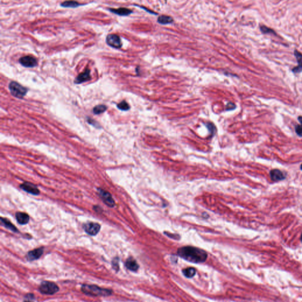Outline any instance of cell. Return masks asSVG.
I'll return each mask as SVG.
<instances>
[{
  "label": "cell",
  "mask_w": 302,
  "mask_h": 302,
  "mask_svg": "<svg viewBox=\"0 0 302 302\" xmlns=\"http://www.w3.org/2000/svg\"><path fill=\"white\" fill-rule=\"evenodd\" d=\"M178 255L183 259L194 263H204L208 257L205 251L192 246L181 247L178 250Z\"/></svg>",
  "instance_id": "obj_1"
},
{
  "label": "cell",
  "mask_w": 302,
  "mask_h": 302,
  "mask_svg": "<svg viewBox=\"0 0 302 302\" xmlns=\"http://www.w3.org/2000/svg\"><path fill=\"white\" fill-rule=\"evenodd\" d=\"M82 292L90 296H108L112 294V290L108 289H103L94 285L84 284L81 287Z\"/></svg>",
  "instance_id": "obj_2"
},
{
  "label": "cell",
  "mask_w": 302,
  "mask_h": 302,
  "mask_svg": "<svg viewBox=\"0 0 302 302\" xmlns=\"http://www.w3.org/2000/svg\"><path fill=\"white\" fill-rule=\"evenodd\" d=\"M11 94L18 99H22L26 95L28 89L15 81L11 82L8 86Z\"/></svg>",
  "instance_id": "obj_3"
},
{
  "label": "cell",
  "mask_w": 302,
  "mask_h": 302,
  "mask_svg": "<svg viewBox=\"0 0 302 302\" xmlns=\"http://www.w3.org/2000/svg\"><path fill=\"white\" fill-rule=\"evenodd\" d=\"M39 292L43 295H52L59 291L58 286L51 281H42L38 288Z\"/></svg>",
  "instance_id": "obj_4"
},
{
  "label": "cell",
  "mask_w": 302,
  "mask_h": 302,
  "mask_svg": "<svg viewBox=\"0 0 302 302\" xmlns=\"http://www.w3.org/2000/svg\"><path fill=\"white\" fill-rule=\"evenodd\" d=\"M106 42L109 46L115 48H120L122 46L121 38L115 34H108L106 37Z\"/></svg>",
  "instance_id": "obj_5"
},
{
  "label": "cell",
  "mask_w": 302,
  "mask_h": 302,
  "mask_svg": "<svg viewBox=\"0 0 302 302\" xmlns=\"http://www.w3.org/2000/svg\"><path fill=\"white\" fill-rule=\"evenodd\" d=\"M85 232L90 235H96L101 230V225L97 223L88 222L83 225Z\"/></svg>",
  "instance_id": "obj_6"
},
{
  "label": "cell",
  "mask_w": 302,
  "mask_h": 302,
  "mask_svg": "<svg viewBox=\"0 0 302 302\" xmlns=\"http://www.w3.org/2000/svg\"><path fill=\"white\" fill-rule=\"evenodd\" d=\"M19 63L25 67L32 68L37 66V60L36 58L30 56L22 57L19 59Z\"/></svg>",
  "instance_id": "obj_7"
},
{
  "label": "cell",
  "mask_w": 302,
  "mask_h": 302,
  "mask_svg": "<svg viewBox=\"0 0 302 302\" xmlns=\"http://www.w3.org/2000/svg\"><path fill=\"white\" fill-rule=\"evenodd\" d=\"M98 192H99V194L100 195L101 198L102 199V200L107 206L110 207H113L115 206V203L114 201V200L113 199L111 194L109 192H107L105 190H103L102 189H101V188L98 189Z\"/></svg>",
  "instance_id": "obj_8"
},
{
  "label": "cell",
  "mask_w": 302,
  "mask_h": 302,
  "mask_svg": "<svg viewBox=\"0 0 302 302\" xmlns=\"http://www.w3.org/2000/svg\"><path fill=\"white\" fill-rule=\"evenodd\" d=\"M91 79L92 77L90 75V70L88 68H86L83 73L79 74L76 77V79H74V83L77 85L82 84L84 82L89 81Z\"/></svg>",
  "instance_id": "obj_9"
},
{
  "label": "cell",
  "mask_w": 302,
  "mask_h": 302,
  "mask_svg": "<svg viewBox=\"0 0 302 302\" xmlns=\"http://www.w3.org/2000/svg\"><path fill=\"white\" fill-rule=\"evenodd\" d=\"M44 249L43 247L38 248L36 249L33 250L28 252L27 255V259L29 261L37 260L41 257V256L43 254Z\"/></svg>",
  "instance_id": "obj_10"
},
{
  "label": "cell",
  "mask_w": 302,
  "mask_h": 302,
  "mask_svg": "<svg viewBox=\"0 0 302 302\" xmlns=\"http://www.w3.org/2000/svg\"><path fill=\"white\" fill-rule=\"evenodd\" d=\"M20 188L24 191H26L27 192H28L30 194H32V195L37 196L40 194V191L37 188V186L29 182H24L20 186Z\"/></svg>",
  "instance_id": "obj_11"
},
{
  "label": "cell",
  "mask_w": 302,
  "mask_h": 302,
  "mask_svg": "<svg viewBox=\"0 0 302 302\" xmlns=\"http://www.w3.org/2000/svg\"><path fill=\"white\" fill-rule=\"evenodd\" d=\"M294 54L296 58L298 66L293 68L292 72L295 73H299L302 72V54L297 50H295L294 52Z\"/></svg>",
  "instance_id": "obj_12"
},
{
  "label": "cell",
  "mask_w": 302,
  "mask_h": 302,
  "mask_svg": "<svg viewBox=\"0 0 302 302\" xmlns=\"http://www.w3.org/2000/svg\"><path fill=\"white\" fill-rule=\"evenodd\" d=\"M270 178L271 180L277 182L283 180L285 178V176L280 170L275 169L271 170L270 172Z\"/></svg>",
  "instance_id": "obj_13"
},
{
  "label": "cell",
  "mask_w": 302,
  "mask_h": 302,
  "mask_svg": "<svg viewBox=\"0 0 302 302\" xmlns=\"http://www.w3.org/2000/svg\"><path fill=\"white\" fill-rule=\"evenodd\" d=\"M125 266L128 270L132 271H136L139 267L136 261L132 257H129L127 259L125 262Z\"/></svg>",
  "instance_id": "obj_14"
},
{
  "label": "cell",
  "mask_w": 302,
  "mask_h": 302,
  "mask_svg": "<svg viewBox=\"0 0 302 302\" xmlns=\"http://www.w3.org/2000/svg\"><path fill=\"white\" fill-rule=\"evenodd\" d=\"M109 11L112 13L120 16H127L132 13L133 11L126 8H109Z\"/></svg>",
  "instance_id": "obj_15"
},
{
  "label": "cell",
  "mask_w": 302,
  "mask_h": 302,
  "mask_svg": "<svg viewBox=\"0 0 302 302\" xmlns=\"http://www.w3.org/2000/svg\"><path fill=\"white\" fill-rule=\"evenodd\" d=\"M16 218L17 222L21 225L26 224L29 221L28 215L24 212H17L16 214Z\"/></svg>",
  "instance_id": "obj_16"
},
{
  "label": "cell",
  "mask_w": 302,
  "mask_h": 302,
  "mask_svg": "<svg viewBox=\"0 0 302 302\" xmlns=\"http://www.w3.org/2000/svg\"><path fill=\"white\" fill-rule=\"evenodd\" d=\"M83 5L85 4H81L76 1H64L63 2L61 3L60 4V5L64 8H77L81 5Z\"/></svg>",
  "instance_id": "obj_17"
},
{
  "label": "cell",
  "mask_w": 302,
  "mask_h": 302,
  "mask_svg": "<svg viewBox=\"0 0 302 302\" xmlns=\"http://www.w3.org/2000/svg\"><path fill=\"white\" fill-rule=\"evenodd\" d=\"M173 21H174L173 18H172L170 16L162 15V16H159L158 18V22L159 24H168L172 22Z\"/></svg>",
  "instance_id": "obj_18"
},
{
  "label": "cell",
  "mask_w": 302,
  "mask_h": 302,
  "mask_svg": "<svg viewBox=\"0 0 302 302\" xmlns=\"http://www.w3.org/2000/svg\"><path fill=\"white\" fill-rule=\"evenodd\" d=\"M1 220L2 223L4 224V225L5 226L6 228L10 230L11 231H12L13 232H18L17 228H16V226H14L12 223H11L10 221L8 220L6 218H1Z\"/></svg>",
  "instance_id": "obj_19"
},
{
  "label": "cell",
  "mask_w": 302,
  "mask_h": 302,
  "mask_svg": "<svg viewBox=\"0 0 302 302\" xmlns=\"http://www.w3.org/2000/svg\"><path fill=\"white\" fill-rule=\"evenodd\" d=\"M184 275L187 278H192L196 274V269L194 267H188L182 270Z\"/></svg>",
  "instance_id": "obj_20"
},
{
  "label": "cell",
  "mask_w": 302,
  "mask_h": 302,
  "mask_svg": "<svg viewBox=\"0 0 302 302\" xmlns=\"http://www.w3.org/2000/svg\"><path fill=\"white\" fill-rule=\"evenodd\" d=\"M107 107L106 105H99L97 106H95L93 109V112L95 115H100L107 110Z\"/></svg>",
  "instance_id": "obj_21"
},
{
  "label": "cell",
  "mask_w": 302,
  "mask_h": 302,
  "mask_svg": "<svg viewBox=\"0 0 302 302\" xmlns=\"http://www.w3.org/2000/svg\"><path fill=\"white\" fill-rule=\"evenodd\" d=\"M260 31L262 32L263 34H272V35L277 36L276 32L274 30L271 29L270 28H269L265 26H263V25L260 26Z\"/></svg>",
  "instance_id": "obj_22"
},
{
  "label": "cell",
  "mask_w": 302,
  "mask_h": 302,
  "mask_svg": "<svg viewBox=\"0 0 302 302\" xmlns=\"http://www.w3.org/2000/svg\"><path fill=\"white\" fill-rule=\"evenodd\" d=\"M117 107L122 111H127L130 109V106L125 101H123L117 105Z\"/></svg>",
  "instance_id": "obj_23"
},
{
  "label": "cell",
  "mask_w": 302,
  "mask_h": 302,
  "mask_svg": "<svg viewBox=\"0 0 302 302\" xmlns=\"http://www.w3.org/2000/svg\"><path fill=\"white\" fill-rule=\"evenodd\" d=\"M111 265H112V267H113L114 270H116L117 271L119 270V258L116 257L114 259H113L112 262H111Z\"/></svg>",
  "instance_id": "obj_24"
},
{
  "label": "cell",
  "mask_w": 302,
  "mask_h": 302,
  "mask_svg": "<svg viewBox=\"0 0 302 302\" xmlns=\"http://www.w3.org/2000/svg\"><path fill=\"white\" fill-rule=\"evenodd\" d=\"M295 131H296V133H297V135L300 136V137H302V125H297L295 127Z\"/></svg>",
  "instance_id": "obj_25"
},
{
  "label": "cell",
  "mask_w": 302,
  "mask_h": 302,
  "mask_svg": "<svg viewBox=\"0 0 302 302\" xmlns=\"http://www.w3.org/2000/svg\"><path fill=\"white\" fill-rule=\"evenodd\" d=\"M235 107H236V106L235 105L234 103H231V102H230V103H228V104L227 105L226 110L227 111H231V110L234 109Z\"/></svg>",
  "instance_id": "obj_26"
},
{
  "label": "cell",
  "mask_w": 302,
  "mask_h": 302,
  "mask_svg": "<svg viewBox=\"0 0 302 302\" xmlns=\"http://www.w3.org/2000/svg\"><path fill=\"white\" fill-rule=\"evenodd\" d=\"M87 122H88V123H89V124H90V125H92L93 126H95V127H99V124H98L97 122H96L95 120H93V119H91V118H89H89L87 119Z\"/></svg>",
  "instance_id": "obj_27"
},
{
  "label": "cell",
  "mask_w": 302,
  "mask_h": 302,
  "mask_svg": "<svg viewBox=\"0 0 302 302\" xmlns=\"http://www.w3.org/2000/svg\"><path fill=\"white\" fill-rule=\"evenodd\" d=\"M30 294H28V295H27V296H28V297H27V298L28 299V300H26L25 302H31V301H30V299H33V297H34V295H32V297H30Z\"/></svg>",
  "instance_id": "obj_28"
},
{
  "label": "cell",
  "mask_w": 302,
  "mask_h": 302,
  "mask_svg": "<svg viewBox=\"0 0 302 302\" xmlns=\"http://www.w3.org/2000/svg\"><path fill=\"white\" fill-rule=\"evenodd\" d=\"M298 120H299V121L300 122V123L302 124V116H299V117H298Z\"/></svg>",
  "instance_id": "obj_29"
},
{
  "label": "cell",
  "mask_w": 302,
  "mask_h": 302,
  "mask_svg": "<svg viewBox=\"0 0 302 302\" xmlns=\"http://www.w3.org/2000/svg\"><path fill=\"white\" fill-rule=\"evenodd\" d=\"M300 169L302 170V164L301 165V166H300Z\"/></svg>",
  "instance_id": "obj_30"
},
{
  "label": "cell",
  "mask_w": 302,
  "mask_h": 302,
  "mask_svg": "<svg viewBox=\"0 0 302 302\" xmlns=\"http://www.w3.org/2000/svg\"><path fill=\"white\" fill-rule=\"evenodd\" d=\"M301 240H302V235H301Z\"/></svg>",
  "instance_id": "obj_31"
}]
</instances>
